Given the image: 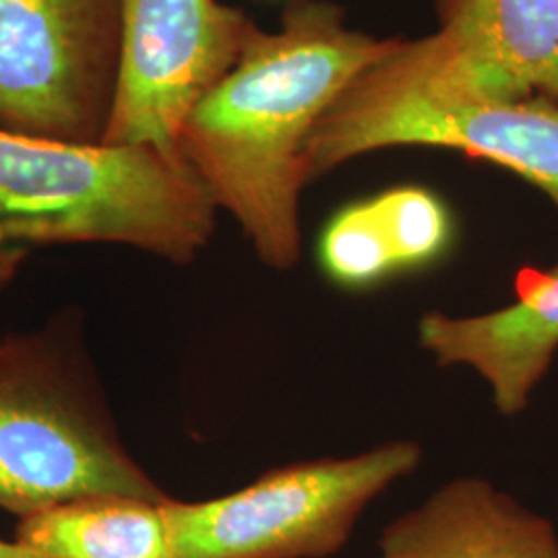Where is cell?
Returning <instances> with one entry per match:
<instances>
[{
    "mask_svg": "<svg viewBox=\"0 0 558 558\" xmlns=\"http://www.w3.org/2000/svg\"><path fill=\"white\" fill-rule=\"evenodd\" d=\"M398 271L430 267L449 251L453 218L437 193L418 184L393 186L373 197Z\"/></svg>",
    "mask_w": 558,
    "mask_h": 558,
    "instance_id": "obj_13",
    "label": "cell"
},
{
    "mask_svg": "<svg viewBox=\"0 0 558 558\" xmlns=\"http://www.w3.org/2000/svg\"><path fill=\"white\" fill-rule=\"evenodd\" d=\"M218 207L182 160L151 147L77 145L0 126V290L36 251L120 244L189 265Z\"/></svg>",
    "mask_w": 558,
    "mask_h": 558,
    "instance_id": "obj_2",
    "label": "cell"
},
{
    "mask_svg": "<svg viewBox=\"0 0 558 558\" xmlns=\"http://www.w3.org/2000/svg\"><path fill=\"white\" fill-rule=\"evenodd\" d=\"M418 343L440 368L476 371L500 414L518 416L557 356L558 260L544 271H523L515 300L497 311L470 317L424 313Z\"/></svg>",
    "mask_w": 558,
    "mask_h": 558,
    "instance_id": "obj_8",
    "label": "cell"
},
{
    "mask_svg": "<svg viewBox=\"0 0 558 558\" xmlns=\"http://www.w3.org/2000/svg\"><path fill=\"white\" fill-rule=\"evenodd\" d=\"M422 456L420 442L398 439L352 458L296 461L216 499L170 497L163 515L179 558H329Z\"/></svg>",
    "mask_w": 558,
    "mask_h": 558,
    "instance_id": "obj_5",
    "label": "cell"
},
{
    "mask_svg": "<svg viewBox=\"0 0 558 558\" xmlns=\"http://www.w3.org/2000/svg\"><path fill=\"white\" fill-rule=\"evenodd\" d=\"M170 499L131 458L80 320L0 336V509L27 518L87 497Z\"/></svg>",
    "mask_w": 558,
    "mask_h": 558,
    "instance_id": "obj_4",
    "label": "cell"
},
{
    "mask_svg": "<svg viewBox=\"0 0 558 558\" xmlns=\"http://www.w3.org/2000/svg\"><path fill=\"white\" fill-rule=\"evenodd\" d=\"M15 542L41 558H179L163 500L137 497H87L32 513L20 519Z\"/></svg>",
    "mask_w": 558,
    "mask_h": 558,
    "instance_id": "obj_11",
    "label": "cell"
},
{
    "mask_svg": "<svg viewBox=\"0 0 558 558\" xmlns=\"http://www.w3.org/2000/svg\"><path fill=\"white\" fill-rule=\"evenodd\" d=\"M320 271L345 290H366L398 274V263L373 199L341 207L320 232Z\"/></svg>",
    "mask_w": 558,
    "mask_h": 558,
    "instance_id": "obj_12",
    "label": "cell"
},
{
    "mask_svg": "<svg viewBox=\"0 0 558 558\" xmlns=\"http://www.w3.org/2000/svg\"><path fill=\"white\" fill-rule=\"evenodd\" d=\"M375 558H558V534L493 482L461 476L385 525Z\"/></svg>",
    "mask_w": 558,
    "mask_h": 558,
    "instance_id": "obj_10",
    "label": "cell"
},
{
    "mask_svg": "<svg viewBox=\"0 0 558 558\" xmlns=\"http://www.w3.org/2000/svg\"><path fill=\"white\" fill-rule=\"evenodd\" d=\"M0 558H41L40 555L23 548L15 539L0 538Z\"/></svg>",
    "mask_w": 558,
    "mask_h": 558,
    "instance_id": "obj_14",
    "label": "cell"
},
{
    "mask_svg": "<svg viewBox=\"0 0 558 558\" xmlns=\"http://www.w3.org/2000/svg\"><path fill=\"white\" fill-rule=\"evenodd\" d=\"M398 41L352 29L333 2L296 0L276 32L255 25L236 66L184 122L180 160L269 269L288 271L300 260L313 129Z\"/></svg>",
    "mask_w": 558,
    "mask_h": 558,
    "instance_id": "obj_1",
    "label": "cell"
},
{
    "mask_svg": "<svg viewBox=\"0 0 558 558\" xmlns=\"http://www.w3.org/2000/svg\"><path fill=\"white\" fill-rule=\"evenodd\" d=\"M119 60L120 0H0V126L101 145Z\"/></svg>",
    "mask_w": 558,
    "mask_h": 558,
    "instance_id": "obj_6",
    "label": "cell"
},
{
    "mask_svg": "<svg viewBox=\"0 0 558 558\" xmlns=\"http://www.w3.org/2000/svg\"><path fill=\"white\" fill-rule=\"evenodd\" d=\"M440 48L480 92L558 104V0H435Z\"/></svg>",
    "mask_w": 558,
    "mask_h": 558,
    "instance_id": "obj_9",
    "label": "cell"
},
{
    "mask_svg": "<svg viewBox=\"0 0 558 558\" xmlns=\"http://www.w3.org/2000/svg\"><path fill=\"white\" fill-rule=\"evenodd\" d=\"M255 25L218 0H120L119 85L101 145L180 160L184 122L236 66Z\"/></svg>",
    "mask_w": 558,
    "mask_h": 558,
    "instance_id": "obj_7",
    "label": "cell"
},
{
    "mask_svg": "<svg viewBox=\"0 0 558 558\" xmlns=\"http://www.w3.org/2000/svg\"><path fill=\"white\" fill-rule=\"evenodd\" d=\"M408 145L456 149L497 163L539 189L558 209V104L480 92L435 34L399 38L385 59L348 85L306 141V180Z\"/></svg>",
    "mask_w": 558,
    "mask_h": 558,
    "instance_id": "obj_3",
    "label": "cell"
}]
</instances>
